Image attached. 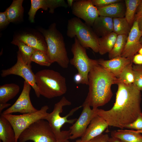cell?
Returning <instances> with one entry per match:
<instances>
[{
	"instance_id": "ac0fdd59",
	"label": "cell",
	"mask_w": 142,
	"mask_h": 142,
	"mask_svg": "<svg viewBox=\"0 0 142 142\" xmlns=\"http://www.w3.org/2000/svg\"><path fill=\"white\" fill-rule=\"evenodd\" d=\"M109 126L106 121L97 115L91 121L84 133L81 137V142H87L103 134Z\"/></svg>"
},
{
	"instance_id": "7bdbcfd3",
	"label": "cell",
	"mask_w": 142,
	"mask_h": 142,
	"mask_svg": "<svg viewBox=\"0 0 142 142\" xmlns=\"http://www.w3.org/2000/svg\"><path fill=\"white\" fill-rule=\"evenodd\" d=\"M67 1L68 6L72 8L75 1L73 0H67Z\"/></svg>"
},
{
	"instance_id": "1f68e13d",
	"label": "cell",
	"mask_w": 142,
	"mask_h": 142,
	"mask_svg": "<svg viewBox=\"0 0 142 142\" xmlns=\"http://www.w3.org/2000/svg\"><path fill=\"white\" fill-rule=\"evenodd\" d=\"M134 79L133 84L139 90L142 91V65L133 66Z\"/></svg>"
},
{
	"instance_id": "9c48e42d",
	"label": "cell",
	"mask_w": 142,
	"mask_h": 142,
	"mask_svg": "<svg viewBox=\"0 0 142 142\" xmlns=\"http://www.w3.org/2000/svg\"><path fill=\"white\" fill-rule=\"evenodd\" d=\"M49 108L48 105H45L34 112L19 115L2 114L12 125L18 142L20 135L24 130L36 121L41 119H44L48 113L47 111Z\"/></svg>"
},
{
	"instance_id": "d590c367",
	"label": "cell",
	"mask_w": 142,
	"mask_h": 142,
	"mask_svg": "<svg viewBox=\"0 0 142 142\" xmlns=\"http://www.w3.org/2000/svg\"><path fill=\"white\" fill-rule=\"evenodd\" d=\"M109 137L107 134H102L91 139L87 142H107Z\"/></svg>"
},
{
	"instance_id": "5bb4252c",
	"label": "cell",
	"mask_w": 142,
	"mask_h": 142,
	"mask_svg": "<svg viewBox=\"0 0 142 142\" xmlns=\"http://www.w3.org/2000/svg\"><path fill=\"white\" fill-rule=\"evenodd\" d=\"M142 36V30L139 29L137 21H135L128 36L125 46L121 56L132 60L134 56L142 47L140 42Z\"/></svg>"
},
{
	"instance_id": "7dc6e473",
	"label": "cell",
	"mask_w": 142,
	"mask_h": 142,
	"mask_svg": "<svg viewBox=\"0 0 142 142\" xmlns=\"http://www.w3.org/2000/svg\"><path fill=\"white\" fill-rule=\"evenodd\" d=\"M140 43H141V44L142 45V36L140 38Z\"/></svg>"
},
{
	"instance_id": "4316f807",
	"label": "cell",
	"mask_w": 142,
	"mask_h": 142,
	"mask_svg": "<svg viewBox=\"0 0 142 142\" xmlns=\"http://www.w3.org/2000/svg\"><path fill=\"white\" fill-rule=\"evenodd\" d=\"M141 0H125L126 9L125 17L132 27L135 21V16L137 7Z\"/></svg>"
},
{
	"instance_id": "7c38bea8",
	"label": "cell",
	"mask_w": 142,
	"mask_h": 142,
	"mask_svg": "<svg viewBox=\"0 0 142 142\" xmlns=\"http://www.w3.org/2000/svg\"><path fill=\"white\" fill-rule=\"evenodd\" d=\"M72 9L73 15L83 20L86 24L91 27L95 20L99 16L97 7L93 5L91 0L75 1Z\"/></svg>"
},
{
	"instance_id": "c3c4849f",
	"label": "cell",
	"mask_w": 142,
	"mask_h": 142,
	"mask_svg": "<svg viewBox=\"0 0 142 142\" xmlns=\"http://www.w3.org/2000/svg\"><path fill=\"white\" fill-rule=\"evenodd\" d=\"M56 142H60L58 141H56Z\"/></svg>"
},
{
	"instance_id": "3957f363",
	"label": "cell",
	"mask_w": 142,
	"mask_h": 142,
	"mask_svg": "<svg viewBox=\"0 0 142 142\" xmlns=\"http://www.w3.org/2000/svg\"><path fill=\"white\" fill-rule=\"evenodd\" d=\"M45 38L47 47V55L52 63L56 62L61 67L66 68L69 60L64 38L58 30L55 23H52L47 29H39Z\"/></svg>"
},
{
	"instance_id": "8d00e7d4",
	"label": "cell",
	"mask_w": 142,
	"mask_h": 142,
	"mask_svg": "<svg viewBox=\"0 0 142 142\" xmlns=\"http://www.w3.org/2000/svg\"><path fill=\"white\" fill-rule=\"evenodd\" d=\"M132 61L135 65H142V55L136 54L133 57Z\"/></svg>"
},
{
	"instance_id": "d6a6232c",
	"label": "cell",
	"mask_w": 142,
	"mask_h": 142,
	"mask_svg": "<svg viewBox=\"0 0 142 142\" xmlns=\"http://www.w3.org/2000/svg\"><path fill=\"white\" fill-rule=\"evenodd\" d=\"M124 128L135 129L137 130H142V113H141L137 119L132 123L124 126Z\"/></svg>"
},
{
	"instance_id": "8fae6325",
	"label": "cell",
	"mask_w": 142,
	"mask_h": 142,
	"mask_svg": "<svg viewBox=\"0 0 142 142\" xmlns=\"http://www.w3.org/2000/svg\"><path fill=\"white\" fill-rule=\"evenodd\" d=\"M82 111L79 118L70 127V139L73 140L82 137L92 119L97 115V109H91L89 104L84 101L82 105Z\"/></svg>"
},
{
	"instance_id": "ab89813d",
	"label": "cell",
	"mask_w": 142,
	"mask_h": 142,
	"mask_svg": "<svg viewBox=\"0 0 142 142\" xmlns=\"http://www.w3.org/2000/svg\"><path fill=\"white\" fill-rule=\"evenodd\" d=\"M11 105V104L7 103H0V114L2 113V112L3 109L8 107Z\"/></svg>"
},
{
	"instance_id": "5b68a950",
	"label": "cell",
	"mask_w": 142,
	"mask_h": 142,
	"mask_svg": "<svg viewBox=\"0 0 142 142\" xmlns=\"http://www.w3.org/2000/svg\"><path fill=\"white\" fill-rule=\"evenodd\" d=\"M71 105L70 102L65 97H63L58 102L55 104L53 111L48 113L44 118V119L47 120L49 123L55 136L56 141L65 142L70 139V130L61 131V129L65 123L73 124L77 119H68V118L82 107V105L76 107L72 109L65 116H61L60 114L63 111V107Z\"/></svg>"
},
{
	"instance_id": "7402d4cb",
	"label": "cell",
	"mask_w": 142,
	"mask_h": 142,
	"mask_svg": "<svg viewBox=\"0 0 142 142\" xmlns=\"http://www.w3.org/2000/svg\"><path fill=\"white\" fill-rule=\"evenodd\" d=\"M23 1V0H14L6 10L10 23L19 21L22 19L24 12L22 6Z\"/></svg>"
},
{
	"instance_id": "484cf974",
	"label": "cell",
	"mask_w": 142,
	"mask_h": 142,
	"mask_svg": "<svg viewBox=\"0 0 142 142\" xmlns=\"http://www.w3.org/2000/svg\"><path fill=\"white\" fill-rule=\"evenodd\" d=\"M11 43L18 46L24 62L27 65L31 66V57L37 49L28 46L22 41L14 39Z\"/></svg>"
},
{
	"instance_id": "d4e9b609",
	"label": "cell",
	"mask_w": 142,
	"mask_h": 142,
	"mask_svg": "<svg viewBox=\"0 0 142 142\" xmlns=\"http://www.w3.org/2000/svg\"><path fill=\"white\" fill-rule=\"evenodd\" d=\"M117 35L114 32L104 36L99 37V53L103 55L109 53L115 42Z\"/></svg>"
},
{
	"instance_id": "e575fe53",
	"label": "cell",
	"mask_w": 142,
	"mask_h": 142,
	"mask_svg": "<svg viewBox=\"0 0 142 142\" xmlns=\"http://www.w3.org/2000/svg\"><path fill=\"white\" fill-rule=\"evenodd\" d=\"M5 11L0 13V28L2 29L9 23Z\"/></svg>"
},
{
	"instance_id": "f1b7e54d",
	"label": "cell",
	"mask_w": 142,
	"mask_h": 142,
	"mask_svg": "<svg viewBox=\"0 0 142 142\" xmlns=\"http://www.w3.org/2000/svg\"><path fill=\"white\" fill-rule=\"evenodd\" d=\"M127 37V35H125L117 36L113 47L108 53L109 59L121 56L125 46Z\"/></svg>"
},
{
	"instance_id": "8992f818",
	"label": "cell",
	"mask_w": 142,
	"mask_h": 142,
	"mask_svg": "<svg viewBox=\"0 0 142 142\" xmlns=\"http://www.w3.org/2000/svg\"><path fill=\"white\" fill-rule=\"evenodd\" d=\"M67 35L70 38L76 37L81 45L90 48L95 53H99V37L92 27L83 23L77 17L68 20Z\"/></svg>"
},
{
	"instance_id": "cb8c5ba5",
	"label": "cell",
	"mask_w": 142,
	"mask_h": 142,
	"mask_svg": "<svg viewBox=\"0 0 142 142\" xmlns=\"http://www.w3.org/2000/svg\"><path fill=\"white\" fill-rule=\"evenodd\" d=\"M18 85L13 83L5 84L0 86V103H6L14 98L20 90Z\"/></svg>"
},
{
	"instance_id": "f6af8a7d",
	"label": "cell",
	"mask_w": 142,
	"mask_h": 142,
	"mask_svg": "<svg viewBox=\"0 0 142 142\" xmlns=\"http://www.w3.org/2000/svg\"><path fill=\"white\" fill-rule=\"evenodd\" d=\"M65 142H70L68 140H67ZM73 142H81V139H79Z\"/></svg>"
},
{
	"instance_id": "52a82bcc",
	"label": "cell",
	"mask_w": 142,
	"mask_h": 142,
	"mask_svg": "<svg viewBox=\"0 0 142 142\" xmlns=\"http://www.w3.org/2000/svg\"><path fill=\"white\" fill-rule=\"evenodd\" d=\"M19 142L29 140L34 142H56L55 136L48 122L39 120L24 130L20 135Z\"/></svg>"
},
{
	"instance_id": "9a60e30c",
	"label": "cell",
	"mask_w": 142,
	"mask_h": 142,
	"mask_svg": "<svg viewBox=\"0 0 142 142\" xmlns=\"http://www.w3.org/2000/svg\"><path fill=\"white\" fill-rule=\"evenodd\" d=\"M31 6L28 12L29 19L31 22H34L35 16L39 9L46 11L49 9V12L53 14L58 7H63L67 8V3L64 0H31Z\"/></svg>"
},
{
	"instance_id": "b9f144b4",
	"label": "cell",
	"mask_w": 142,
	"mask_h": 142,
	"mask_svg": "<svg viewBox=\"0 0 142 142\" xmlns=\"http://www.w3.org/2000/svg\"><path fill=\"white\" fill-rule=\"evenodd\" d=\"M107 142H121L118 139L114 137H109Z\"/></svg>"
},
{
	"instance_id": "4fadbf2b",
	"label": "cell",
	"mask_w": 142,
	"mask_h": 142,
	"mask_svg": "<svg viewBox=\"0 0 142 142\" xmlns=\"http://www.w3.org/2000/svg\"><path fill=\"white\" fill-rule=\"evenodd\" d=\"M31 86L24 81L22 92L17 100L11 106L3 111V114L18 112L24 114L36 112L38 110L33 105L30 97Z\"/></svg>"
},
{
	"instance_id": "60d3db41",
	"label": "cell",
	"mask_w": 142,
	"mask_h": 142,
	"mask_svg": "<svg viewBox=\"0 0 142 142\" xmlns=\"http://www.w3.org/2000/svg\"><path fill=\"white\" fill-rule=\"evenodd\" d=\"M135 21H137L139 29L142 30V14L136 19Z\"/></svg>"
},
{
	"instance_id": "277c9868",
	"label": "cell",
	"mask_w": 142,
	"mask_h": 142,
	"mask_svg": "<svg viewBox=\"0 0 142 142\" xmlns=\"http://www.w3.org/2000/svg\"><path fill=\"white\" fill-rule=\"evenodd\" d=\"M36 82L40 95L51 99L60 96L67 91L65 78L59 72L44 69L35 74Z\"/></svg>"
},
{
	"instance_id": "bcb514c9",
	"label": "cell",
	"mask_w": 142,
	"mask_h": 142,
	"mask_svg": "<svg viewBox=\"0 0 142 142\" xmlns=\"http://www.w3.org/2000/svg\"><path fill=\"white\" fill-rule=\"evenodd\" d=\"M136 131L138 133H142V130H136Z\"/></svg>"
},
{
	"instance_id": "603a6c76",
	"label": "cell",
	"mask_w": 142,
	"mask_h": 142,
	"mask_svg": "<svg viewBox=\"0 0 142 142\" xmlns=\"http://www.w3.org/2000/svg\"><path fill=\"white\" fill-rule=\"evenodd\" d=\"M111 134L121 142H142V135L136 130L119 129L112 131Z\"/></svg>"
},
{
	"instance_id": "2e32d148",
	"label": "cell",
	"mask_w": 142,
	"mask_h": 142,
	"mask_svg": "<svg viewBox=\"0 0 142 142\" xmlns=\"http://www.w3.org/2000/svg\"><path fill=\"white\" fill-rule=\"evenodd\" d=\"M14 39L22 41L28 46L40 50L47 55V47L45 38L39 33H23L17 35Z\"/></svg>"
},
{
	"instance_id": "4dcf8cb0",
	"label": "cell",
	"mask_w": 142,
	"mask_h": 142,
	"mask_svg": "<svg viewBox=\"0 0 142 142\" xmlns=\"http://www.w3.org/2000/svg\"><path fill=\"white\" fill-rule=\"evenodd\" d=\"M31 60L40 65L49 66L52 64L47 54L42 51L36 50L32 55Z\"/></svg>"
},
{
	"instance_id": "ffe728a7",
	"label": "cell",
	"mask_w": 142,
	"mask_h": 142,
	"mask_svg": "<svg viewBox=\"0 0 142 142\" xmlns=\"http://www.w3.org/2000/svg\"><path fill=\"white\" fill-rule=\"evenodd\" d=\"M92 27L99 37L106 35L113 32V18L99 16L95 20Z\"/></svg>"
},
{
	"instance_id": "f35d334b",
	"label": "cell",
	"mask_w": 142,
	"mask_h": 142,
	"mask_svg": "<svg viewBox=\"0 0 142 142\" xmlns=\"http://www.w3.org/2000/svg\"><path fill=\"white\" fill-rule=\"evenodd\" d=\"M142 14V0L139 5L136 11L135 20Z\"/></svg>"
},
{
	"instance_id": "83f0119b",
	"label": "cell",
	"mask_w": 142,
	"mask_h": 142,
	"mask_svg": "<svg viewBox=\"0 0 142 142\" xmlns=\"http://www.w3.org/2000/svg\"><path fill=\"white\" fill-rule=\"evenodd\" d=\"M113 32L117 35H125L128 36L131 27L125 17L113 18Z\"/></svg>"
},
{
	"instance_id": "ba28073f",
	"label": "cell",
	"mask_w": 142,
	"mask_h": 142,
	"mask_svg": "<svg viewBox=\"0 0 142 142\" xmlns=\"http://www.w3.org/2000/svg\"><path fill=\"white\" fill-rule=\"evenodd\" d=\"M72 45L71 51L73 57L69 60V63L76 68L78 73L82 76L83 84L88 85V75L93 65L97 62V60L89 58L86 48L83 47L76 37Z\"/></svg>"
},
{
	"instance_id": "74e56055",
	"label": "cell",
	"mask_w": 142,
	"mask_h": 142,
	"mask_svg": "<svg viewBox=\"0 0 142 142\" xmlns=\"http://www.w3.org/2000/svg\"><path fill=\"white\" fill-rule=\"evenodd\" d=\"M74 80L75 83L77 84H83V78L82 75L79 73L75 74L74 77Z\"/></svg>"
},
{
	"instance_id": "7a4b0ae2",
	"label": "cell",
	"mask_w": 142,
	"mask_h": 142,
	"mask_svg": "<svg viewBox=\"0 0 142 142\" xmlns=\"http://www.w3.org/2000/svg\"><path fill=\"white\" fill-rule=\"evenodd\" d=\"M88 79L89 91L85 100L95 109L110 101L113 95L112 85L120 83L118 78L99 64L98 62L92 66Z\"/></svg>"
},
{
	"instance_id": "d6986e66",
	"label": "cell",
	"mask_w": 142,
	"mask_h": 142,
	"mask_svg": "<svg viewBox=\"0 0 142 142\" xmlns=\"http://www.w3.org/2000/svg\"><path fill=\"white\" fill-rule=\"evenodd\" d=\"M121 1L110 4L107 6L97 7L99 16L113 18L125 17L126 7Z\"/></svg>"
},
{
	"instance_id": "f546056e",
	"label": "cell",
	"mask_w": 142,
	"mask_h": 142,
	"mask_svg": "<svg viewBox=\"0 0 142 142\" xmlns=\"http://www.w3.org/2000/svg\"><path fill=\"white\" fill-rule=\"evenodd\" d=\"M132 63L131 62L126 66L121 72L118 78L120 83L126 85L133 84L134 76Z\"/></svg>"
},
{
	"instance_id": "30bf717a",
	"label": "cell",
	"mask_w": 142,
	"mask_h": 142,
	"mask_svg": "<svg viewBox=\"0 0 142 142\" xmlns=\"http://www.w3.org/2000/svg\"><path fill=\"white\" fill-rule=\"evenodd\" d=\"M11 75H17L23 78L33 88L37 97H40V95L36 83L35 74L31 69V66L27 65L24 62L19 50L17 52L16 63L11 67L1 71V75L2 77Z\"/></svg>"
},
{
	"instance_id": "ee69618b",
	"label": "cell",
	"mask_w": 142,
	"mask_h": 142,
	"mask_svg": "<svg viewBox=\"0 0 142 142\" xmlns=\"http://www.w3.org/2000/svg\"><path fill=\"white\" fill-rule=\"evenodd\" d=\"M138 52L139 54L142 55V47L139 49Z\"/></svg>"
},
{
	"instance_id": "e0dca14e",
	"label": "cell",
	"mask_w": 142,
	"mask_h": 142,
	"mask_svg": "<svg viewBox=\"0 0 142 142\" xmlns=\"http://www.w3.org/2000/svg\"><path fill=\"white\" fill-rule=\"evenodd\" d=\"M97 60L99 64L118 78L125 67L132 62L131 59L121 56L108 60L100 59Z\"/></svg>"
},
{
	"instance_id": "6da1fadb",
	"label": "cell",
	"mask_w": 142,
	"mask_h": 142,
	"mask_svg": "<svg viewBox=\"0 0 142 142\" xmlns=\"http://www.w3.org/2000/svg\"><path fill=\"white\" fill-rule=\"evenodd\" d=\"M115 102L108 110L97 109V115L103 118L109 125L123 129L125 126L134 121L141 113V91L133 84L119 83Z\"/></svg>"
},
{
	"instance_id": "836d02e7",
	"label": "cell",
	"mask_w": 142,
	"mask_h": 142,
	"mask_svg": "<svg viewBox=\"0 0 142 142\" xmlns=\"http://www.w3.org/2000/svg\"><path fill=\"white\" fill-rule=\"evenodd\" d=\"M94 6L97 7H104L115 3L121 1V0H91Z\"/></svg>"
},
{
	"instance_id": "44dd1931",
	"label": "cell",
	"mask_w": 142,
	"mask_h": 142,
	"mask_svg": "<svg viewBox=\"0 0 142 142\" xmlns=\"http://www.w3.org/2000/svg\"><path fill=\"white\" fill-rule=\"evenodd\" d=\"M0 115V142H18L12 125L2 113Z\"/></svg>"
}]
</instances>
